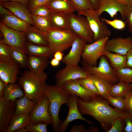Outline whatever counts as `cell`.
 <instances>
[{
    "mask_svg": "<svg viewBox=\"0 0 132 132\" xmlns=\"http://www.w3.org/2000/svg\"><path fill=\"white\" fill-rule=\"evenodd\" d=\"M77 103L78 108L81 114L92 117L99 122L106 132L110 129L116 119L124 118L129 114L111 107L107 100L99 96H96L88 101L78 97Z\"/></svg>",
    "mask_w": 132,
    "mask_h": 132,
    "instance_id": "obj_1",
    "label": "cell"
},
{
    "mask_svg": "<svg viewBox=\"0 0 132 132\" xmlns=\"http://www.w3.org/2000/svg\"><path fill=\"white\" fill-rule=\"evenodd\" d=\"M47 78V74L44 72L36 74L26 70L18 78V83L22 87L25 95L36 102L46 94Z\"/></svg>",
    "mask_w": 132,
    "mask_h": 132,
    "instance_id": "obj_2",
    "label": "cell"
},
{
    "mask_svg": "<svg viewBox=\"0 0 132 132\" xmlns=\"http://www.w3.org/2000/svg\"><path fill=\"white\" fill-rule=\"evenodd\" d=\"M46 94L49 102V107L53 121L52 128L54 131L58 132L62 122L59 117V114L62 105H67L71 95L69 94L61 86L56 84L47 85Z\"/></svg>",
    "mask_w": 132,
    "mask_h": 132,
    "instance_id": "obj_3",
    "label": "cell"
},
{
    "mask_svg": "<svg viewBox=\"0 0 132 132\" xmlns=\"http://www.w3.org/2000/svg\"><path fill=\"white\" fill-rule=\"evenodd\" d=\"M48 46L54 53H62L71 47L77 37L71 29L61 30L51 28L46 32Z\"/></svg>",
    "mask_w": 132,
    "mask_h": 132,
    "instance_id": "obj_4",
    "label": "cell"
},
{
    "mask_svg": "<svg viewBox=\"0 0 132 132\" xmlns=\"http://www.w3.org/2000/svg\"><path fill=\"white\" fill-rule=\"evenodd\" d=\"M81 64L82 67L88 74H94L112 85L119 82L116 76L114 69L112 68L107 58L104 55H102L99 58L97 66H90L83 60Z\"/></svg>",
    "mask_w": 132,
    "mask_h": 132,
    "instance_id": "obj_5",
    "label": "cell"
},
{
    "mask_svg": "<svg viewBox=\"0 0 132 132\" xmlns=\"http://www.w3.org/2000/svg\"><path fill=\"white\" fill-rule=\"evenodd\" d=\"M78 14L86 17L94 35V41L109 37L111 34L107 25L100 20L96 10L88 9L78 12Z\"/></svg>",
    "mask_w": 132,
    "mask_h": 132,
    "instance_id": "obj_6",
    "label": "cell"
},
{
    "mask_svg": "<svg viewBox=\"0 0 132 132\" xmlns=\"http://www.w3.org/2000/svg\"><path fill=\"white\" fill-rule=\"evenodd\" d=\"M29 123L42 122L52 125L53 121L51 113L49 102L45 94L36 102L29 114Z\"/></svg>",
    "mask_w": 132,
    "mask_h": 132,
    "instance_id": "obj_7",
    "label": "cell"
},
{
    "mask_svg": "<svg viewBox=\"0 0 132 132\" xmlns=\"http://www.w3.org/2000/svg\"><path fill=\"white\" fill-rule=\"evenodd\" d=\"M69 18L70 29L77 35L85 39L88 44L94 42V34L86 17L72 13L69 14Z\"/></svg>",
    "mask_w": 132,
    "mask_h": 132,
    "instance_id": "obj_8",
    "label": "cell"
},
{
    "mask_svg": "<svg viewBox=\"0 0 132 132\" xmlns=\"http://www.w3.org/2000/svg\"><path fill=\"white\" fill-rule=\"evenodd\" d=\"M109 37L103 38L86 44L81 56L82 60L88 65L96 66L98 59L103 55L106 43Z\"/></svg>",
    "mask_w": 132,
    "mask_h": 132,
    "instance_id": "obj_9",
    "label": "cell"
},
{
    "mask_svg": "<svg viewBox=\"0 0 132 132\" xmlns=\"http://www.w3.org/2000/svg\"><path fill=\"white\" fill-rule=\"evenodd\" d=\"M129 5L118 0H100L98 9L97 10L100 16L103 12L107 13L111 18L115 17L119 12L122 20H125L130 10Z\"/></svg>",
    "mask_w": 132,
    "mask_h": 132,
    "instance_id": "obj_10",
    "label": "cell"
},
{
    "mask_svg": "<svg viewBox=\"0 0 132 132\" xmlns=\"http://www.w3.org/2000/svg\"><path fill=\"white\" fill-rule=\"evenodd\" d=\"M0 30L3 37L0 41L9 46L18 47L25 51L26 43L25 32L9 28L1 22Z\"/></svg>",
    "mask_w": 132,
    "mask_h": 132,
    "instance_id": "obj_11",
    "label": "cell"
},
{
    "mask_svg": "<svg viewBox=\"0 0 132 132\" xmlns=\"http://www.w3.org/2000/svg\"><path fill=\"white\" fill-rule=\"evenodd\" d=\"M88 76L84 69L78 65H66L64 68L58 70L54 78L56 84L62 86L68 81L82 78Z\"/></svg>",
    "mask_w": 132,
    "mask_h": 132,
    "instance_id": "obj_12",
    "label": "cell"
},
{
    "mask_svg": "<svg viewBox=\"0 0 132 132\" xmlns=\"http://www.w3.org/2000/svg\"><path fill=\"white\" fill-rule=\"evenodd\" d=\"M19 64L11 57L0 60V78L7 84L15 83L18 79Z\"/></svg>",
    "mask_w": 132,
    "mask_h": 132,
    "instance_id": "obj_13",
    "label": "cell"
},
{
    "mask_svg": "<svg viewBox=\"0 0 132 132\" xmlns=\"http://www.w3.org/2000/svg\"><path fill=\"white\" fill-rule=\"evenodd\" d=\"M79 97L76 95H72L69 102L67 105L69 108L67 116L65 120L62 122L58 132H64L67 129L69 123L77 119L84 121L90 125L94 124L92 122L84 118L80 112L78 108L77 101Z\"/></svg>",
    "mask_w": 132,
    "mask_h": 132,
    "instance_id": "obj_14",
    "label": "cell"
},
{
    "mask_svg": "<svg viewBox=\"0 0 132 132\" xmlns=\"http://www.w3.org/2000/svg\"><path fill=\"white\" fill-rule=\"evenodd\" d=\"M87 41L77 36L73 42L69 52L63 56L62 61L66 65L77 66L81 58L82 54Z\"/></svg>",
    "mask_w": 132,
    "mask_h": 132,
    "instance_id": "obj_15",
    "label": "cell"
},
{
    "mask_svg": "<svg viewBox=\"0 0 132 132\" xmlns=\"http://www.w3.org/2000/svg\"><path fill=\"white\" fill-rule=\"evenodd\" d=\"M15 102L0 98V132H6L7 127L15 111Z\"/></svg>",
    "mask_w": 132,
    "mask_h": 132,
    "instance_id": "obj_16",
    "label": "cell"
},
{
    "mask_svg": "<svg viewBox=\"0 0 132 132\" xmlns=\"http://www.w3.org/2000/svg\"><path fill=\"white\" fill-rule=\"evenodd\" d=\"M132 48V38L119 37L114 38L107 41L105 49L109 51L126 55Z\"/></svg>",
    "mask_w": 132,
    "mask_h": 132,
    "instance_id": "obj_17",
    "label": "cell"
},
{
    "mask_svg": "<svg viewBox=\"0 0 132 132\" xmlns=\"http://www.w3.org/2000/svg\"><path fill=\"white\" fill-rule=\"evenodd\" d=\"M0 5L8 9L19 18L31 25L34 26L32 14L27 6L20 2L16 1H5Z\"/></svg>",
    "mask_w": 132,
    "mask_h": 132,
    "instance_id": "obj_18",
    "label": "cell"
},
{
    "mask_svg": "<svg viewBox=\"0 0 132 132\" xmlns=\"http://www.w3.org/2000/svg\"><path fill=\"white\" fill-rule=\"evenodd\" d=\"M62 86L71 95L77 96L85 101H89L97 96L83 87L77 79L66 82Z\"/></svg>",
    "mask_w": 132,
    "mask_h": 132,
    "instance_id": "obj_19",
    "label": "cell"
},
{
    "mask_svg": "<svg viewBox=\"0 0 132 132\" xmlns=\"http://www.w3.org/2000/svg\"><path fill=\"white\" fill-rule=\"evenodd\" d=\"M46 32H42L35 26L31 25L25 32L26 42L35 45L48 46Z\"/></svg>",
    "mask_w": 132,
    "mask_h": 132,
    "instance_id": "obj_20",
    "label": "cell"
},
{
    "mask_svg": "<svg viewBox=\"0 0 132 132\" xmlns=\"http://www.w3.org/2000/svg\"><path fill=\"white\" fill-rule=\"evenodd\" d=\"M45 5L51 12L70 14L77 11L69 0H50Z\"/></svg>",
    "mask_w": 132,
    "mask_h": 132,
    "instance_id": "obj_21",
    "label": "cell"
},
{
    "mask_svg": "<svg viewBox=\"0 0 132 132\" xmlns=\"http://www.w3.org/2000/svg\"><path fill=\"white\" fill-rule=\"evenodd\" d=\"M69 14L51 12L48 18L51 28L61 30L70 29Z\"/></svg>",
    "mask_w": 132,
    "mask_h": 132,
    "instance_id": "obj_22",
    "label": "cell"
},
{
    "mask_svg": "<svg viewBox=\"0 0 132 132\" xmlns=\"http://www.w3.org/2000/svg\"><path fill=\"white\" fill-rule=\"evenodd\" d=\"M49 58L44 57L29 55L28 68L29 70L36 74L42 73L47 67L49 64Z\"/></svg>",
    "mask_w": 132,
    "mask_h": 132,
    "instance_id": "obj_23",
    "label": "cell"
},
{
    "mask_svg": "<svg viewBox=\"0 0 132 132\" xmlns=\"http://www.w3.org/2000/svg\"><path fill=\"white\" fill-rule=\"evenodd\" d=\"M1 16V22L8 27L17 31L25 32L31 25L14 15Z\"/></svg>",
    "mask_w": 132,
    "mask_h": 132,
    "instance_id": "obj_24",
    "label": "cell"
},
{
    "mask_svg": "<svg viewBox=\"0 0 132 132\" xmlns=\"http://www.w3.org/2000/svg\"><path fill=\"white\" fill-rule=\"evenodd\" d=\"M25 51L26 54L29 55L44 57L49 58L54 54L48 46L36 45L26 42Z\"/></svg>",
    "mask_w": 132,
    "mask_h": 132,
    "instance_id": "obj_25",
    "label": "cell"
},
{
    "mask_svg": "<svg viewBox=\"0 0 132 132\" xmlns=\"http://www.w3.org/2000/svg\"><path fill=\"white\" fill-rule=\"evenodd\" d=\"M29 113H26L17 115H14L9 122L6 132H16L21 128H25L30 122Z\"/></svg>",
    "mask_w": 132,
    "mask_h": 132,
    "instance_id": "obj_26",
    "label": "cell"
},
{
    "mask_svg": "<svg viewBox=\"0 0 132 132\" xmlns=\"http://www.w3.org/2000/svg\"><path fill=\"white\" fill-rule=\"evenodd\" d=\"M103 55L109 60L111 66L114 69L127 67V58L126 55L112 52L105 49L103 52Z\"/></svg>",
    "mask_w": 132,
    "mask_h": 132,
    "instance_id": "obj_27",
    "label": "cell"
},
{
    "mask_svg": "<svg viewBox=\"0 0 132 132\" xmlns=\"http://www.w3.org/2000/svg\"><path fill=\"white\" fill-rule=\"evenodd\" d=\"M24 95L23 90L18 84L10 83L5 88L3 97L7 100L15 101L17 99Z\"/></svg>",
    "mask_w": 132,
    "mask_h": 132,
    "instance_id": "obj_28",
    "label": "cell"
},
{
    "mask_svg": "<svg viewBox=\"0 0 132 132\" xmlns=\"http://www.w3.org/2000/svg\"><path fill=\"white\" fill-rule=\"evenodd\" d=\"M15 102L16 108L14 115H15L29 113L36 102L25 95L17 99Z\"/></svg>",
    "mask_w": 132,
    "mask_h": 132,
    "instance_id": "obj_29",
    "label": "cell"
},
{
    "mask_svg": "<svg viewBox=\"0 0 132 132\" xmlns=\"http://www.w3.org/2000/svg\"><path fill=\"white\" fill-rule=\"evenodd\" d=\"M88 75L96 87L99 95L101 96L102 98L107 97L110 96L109 92L112 85L94 74H88Z\"/></svg>",
    "mask_w": 132,
    "mask_h": 132,
    "instance_id": "obj_30",
    "label": "cell"
},
{
    "mask_svg": "<svg viewBox=\"0 0 132 132\" xmlns=\"http://www.w3.org/2000/svg\"><path fill=\"white\" fill-rule=\"evenodd\" d=\"M132 90V84L119 81L112 85L110 89V96L114 97L124 98L125 95Z\"/></svg>",
    "mask_w": 132,
    "mask_h": 132,
    "instance_id": "obj_31",
    "label": "cell"
},
{
    "mask_svg": "<svg viewBox=\"0 0 132 132\" xmlns=\"http://www.w3.org/2000/svg\"><path fill=\"white\" fill-rule=\"evenodd\" d=\"M11 57L22 68H28V56L24 50L16 47L10 46Z\"/></svg>",
    "mask_w": 132,
    "mask_h": 132,
    "instance_id": "obj_32",
    "label": "cell"
},
{
    "mask_svg": "<svg viewBox=\"0 0 132 132\" xmlns=\"http://www.w3.org/2000/svg\"><path fill=\"white\" fill-rule=\"evenodd\" d=\"M114 70L119 81L126 83H132V68L126 67Z\"/></svg>",
    "mask_w": 132,
    "mask_h": 132,
    "instance_id": "obj_33",
    "label": "cell"
},
{
    "mask_svg": "<svg viewBox=\"0 0 132 132\" xmlns=\"http://www.w3.org/2000/svg\"><path fill=\"white\" fill-rule=\"evenodd\" d=\"M32 15L34 26L42 32H46L51 28L48 18Z\"/></svg>",
    "mask_w": 132,
    "mask_h": 132,
    "instance_id": "obj_34",
    "label": "cell"
},
{
    "mask_svg": "<svg viewBox=\"0 0 132 132\" xmlns=\"http://www.w3.org/2000/svg\"><path fill=\"white\" fill-rule=\"evenodd\" d=\"M103 98L107 100L109 103L116 109L122 112H127L125 101L124 98L114 97L110 96L108 97Z\"/></svg>",
    "mask_w": 132,
    "mask_h": 132,
    "instance_id": "obj_35",
    "label": "cell"
},
{
    "mask_svg": "<svg viewBox=\"0 0 132 132\" xmlns=\"http://www.w3.org/2000/svg\"><path fill=\"white\" fill-rule=\"evenodd\" d=\"M77 79L79 83L87 90L96 96L99 95L98 89L88 75L87 77Z\"/></svg>",
    "mask_w": 132,
    "mask_h": 132,
    "instance_id": "obj_36",
    "label": "cell"
},
{
    "mask_svg": "<svg viewBox=\"0 0 132 132\" xmlns=\"http://www.w3.org/2000/svg\"><path fill=\"white\" fill-rule=\"evenodd\" d=\"M69 0L78 12L86 9H95L94 6L89 0Z\"/></svg>",
    "mask_w": 132,
    "mask_h": 132,
    "instance_id": "obj_37",
    "label": "cell"
},
{
    "mask_svg": "<svg viewBox=\"0 0 132 132\" xmlns=\"http://www.w3.org/2000/svg\"><path fill=\"white\" fill-rule=\"evenodd\" d=\"M101 19V20L102 22L107 25L111 26L115 29L122 30L125 28L126 26V24L124 21L115 17L113 20H111L103 18Z\"/></svg>",
    "mask_w": 132,
    "mask_h": 132,
    "instance_id": "obj_38",
    "label": "cell"
},
{
    "mask_svg": "<svg viewBox=\"0 0 132 132\" xmlns=\"http://www.w3.org/2000/svg\"><path fill=\"white\" fill-rule=\"evenodd\" d=\"M48 125V124L46 123L42 122L29 123L25 128L28 132H47V127Z\"/></svg>",
    "mask_w": 132,
    "mask_h": 132,
    "instance_id": "obj_39",
    "label": "cell"
},
{
    "mask_svg": "<svg viewBox=\"0 0 132 132\" xmlns=\"http://www.w3.org/2000/svg\"><path fill=\"white\" fill-rule=\"evenodd\" d=\"M124 119L120 118L116 119L112 123L111 128L107 132H123L125 124Z\"/></svg>",
    "mask_w": 132,
    "mask_h": 132,
    "instance_id": "obj_40",
    "label": "cell"
},
{
    "mask_svg": "<svg viewBox=\"0 0 132 132\" xmlns=\"http://www.w3.org/2000/svg\"><path fill=\"white\" fill-rule=\"evenodd\" d=\"M31 12L32 14L48 18L51 11L46 6L43 5L36 7Z\"/></svg>",
    "mask_w": 132,
    "mask_h": 132,
    "instance_id": "obj_41",
    "label": "cell"
},
{
    "mask_svg": "<svg viewBox=\"0 0 132 132\" xmlns=\"http://www.w3.org/2000/svg\"><path fill=\"white\" fill-rule=\"evenodd\" d=\"M11 57L10 46L0 41V60Z\"/></svg>",
    "mask_w": 132,
    "mask_h": 132,
    "instance_id": "obj_42",
    "label": "cell"
},
{
    "mask_svg": "<svg viewBox=\"0 0 132 132\" xmlns=\"http://www.w3.org/2000/svg\"><path fill=\"white\" fill-rule=\"evenodd\" d=\"M50 0H29L27 7L30 12L36 7L45 5Z\"/></svg>",
    "mask_w": 132,
    "mask_h": 132,
    "instance_id": "obj_43",
    "label": "cell"
},
{
    "mask_svg": "<svg viewBox=\"0 0 132 132\" xmlns=\"http://www.w3.org/2000/svg\"><path fill=\"white\" fill-rule=\"evenodd\" d=\"M127 112L132 114V90L129 92L125 96Z\"/></svg>",
    "mask_w": 132,
    "mask_h": 132,
    "instance_id": "obj_44",
    "label": "cell"
},
{
    "mask_svg": "<svg viewBox=\"0 0 132 132\" xmlns=\"http://www.w3.org/2000/svg\"><path fill=\"white\" fill-rule=\"evenodd\" d=\"M125 126L123 131L132 132V114H129L124 119Z\"/></svg>",
    "mask_w": 132,
    "mask_h": 132,
    "instance_id": "obj_45",
    "label": "cell"
},
{
    "mask_svg": "<svg viewBox=\"0 0 132 132\" xmlns=\"http://www.w3.org/2000/svg\"><path fill=\"white\" fill-rule=\"evenodd\" d=\"M70 132H88V129L81 124L79 125H74L69 131Z\"/></svg>",
    "mask_w": 132,
    "mask_h": 132,
    "instance_id": "obj_46",
    "label": "cell"
},
{
    "mask_svg": "<svg viewBox=\"0 0 132 132\" xmlns=\"http://www.w3.org/2000/svg\"><path fill=\"white\" fill-rule=\"evenodd\" d=\"M124 21L127 25L128 31L132 33V4L130 11Z\"/></svg>",
    "mask_w": 132,
    "mask_h": 132,
    "instance_id": "obj_47",
    "label": "cell"
},
{
    "mask_svg": "<svg viewBox=\"0 0 132 132\" xmlns=\"http://www.w3.org/2000/svg\"><path fill=\"white\" fill-rule=\"evenodd\" d=\"M126 55L127 58L126 66L132 68V48L128 51Z\"/></svg>",
    "mask_w": 132,
    "mask_h": 132,
    "instance_id": "obj_48",
    "label": "cell"
},
{
    "mask_svg": "<svg viewBox=\"0 0 132 132\" xmlns=\"http://www.w3.org/2000/svg\"><path fill=\"white\" fill-rule=\"evenodd\" d=\"M0 14L1 16L14 15L9 10L1 5H0Z\"/></svg>",
    "mask_w": 132,
    "mask_h": 132,
    "instance_id": "obj_49",
    "label": "cell"
},
{
    "mask_svg": "<svg viewBox=\"0 0 132 132\" xmlns=\"http://www.w3.org/2000/svg\"><path fill=\"white\" fill-rule=\"evenodd\" d=\"M7 84L4 81L0 79V98L3 97L5 89Z\"/></svg>",
    "mask_w": 132,
    "mask_h": 132,
    "instance_id": "obj_50",
    "label": "cell"
},
{
    "mask_svg": "<svg viewBox=\"0 0 132 132\" xmlns=\"http://www.w3.org/2000/svg\"><path fill=\"white\" fill-rule=\"evenodd\" d=\"M64 54L63 53L57 51L54 53L53 56L54 58L60 61H62L63 57Z\"/></svg>",
    "mask_w": 132,
    "mask_h": 132,
    "instance_id": "obj_51",
    "label": "cell"
},
{
    "mask_svg": "<svg viewBox=\"0 0 132 132\" xmlns=\"http://www.w3.org/2000/svg\"><path fill=\"white\" fill-rule=\"evenodd\" d=\"M29 0H0V4L6 1H16L20 2L27 6Z\"/></svg>",
    "mask_w": 132,
    "mask_h": 132,
    "instance_id": "obj_52",
    "label": "cell"
},
{
    "mask_svg": "<svg viewBox=\"0 0 132 132\" xmlns=\"http://www.w3.org/2000/svg\"><path fill=\"white\" fill-rule=\"evenodd\" d=\"M60 62V61L54 58L51 61L50 64L52 66L56 67L59 65Z\"/></svg>",
    "mask_w": 132,
    "mask_h": 132,
    "instance_id": "obj_53",
    "label": "cell"
},
{
    "mask_svg": "<svg viewBox=\"0 0 132 132\" xmlns=\"http://www.w3.org/2000/svg\"><path fill=\"white\" fill-rule=\"evenodd\" d=\"M97 10L99 8L100 0H89Z\"/></svg>",
    "mask_w": 132,
    "mask_h": 132,
    "instance_id": "obj_54",
    "label": "cell"
},
{
    "mask_svg": "<svg viewBox=\"0 0 132 132\" xmlns=\"http://www.w3.org/2000/svg\"><path fill=\"white\" fill-rule=\"evenodd\" d=\"M88 132H99V130L97 127L93 126L89 127L88 129Z\"/></svg>",
    "mask_w": 132,
    "mask_h": 132,
    "instance_id": "obj_55",
    "label": "cell"
},
{
    "mask_svg": "<svg viewBox=\"0 0 132 132\" xmlns=\"http://www.w3.org/2000/svg\"><path fill=\"white\" fill-rule=\"evenodd\" d=\"M118 0L124 3L129 5H131L132 4V0Z\"/></svg>",
    "mask_w": 132,
    "mask_h": 132,
    "instance_id": "obj_56",
    "label": "cell"
},
{
    "mask_svg": "<svg viewBox=\"0 0 132 132\" xmlns=\"http://www.w3.org/2000/svg\"><path fill=\"white\" fill-rule=\"evenodd\" d=\"M28 132L27 129L25 128H21L17 130L16 132Z\"/></svg>",
    "mask_w": 132,
    "mask_h": 132,
    "instance_id": "obj_57",
    "label": "cell"
}]
</instances>
